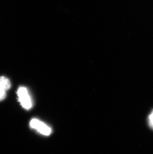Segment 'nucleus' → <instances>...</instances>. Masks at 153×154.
Returning <instances> with one entry per match:
<instances>
[{
	"instance_id": "obj_4",
	"label": "nucleus",
	"mask_w": 153,
	"mask_h": 154,
	"mask_svg": "<svg viewBox=\"0 0 153 154\" xmlns=\"http://www.w3.org/2000/svg\"><path fill=\"white\" fill-rule=\"evenodd\" d=\"M148 123L150 128L153 130V110L148 117Z\"/></svg>"
},
{
	"instance_id": "obj_1",
	"label": "nucleus",
	"mask_w": 153,
	"mask_h": 154,
	"mask_svg": "<svg viewBox=\"0 0 153 154\" xmlns=\"http://www.w3.org/2000/svg\"><path fill=\"white\" fill-rule=\"evenodd\" d=\"M19 100L22 107L26 110L31 109L32 106V102L31 96L26 87H19L17 91Z\"/></svg>"
},
{
	"instance_id": "obj_3",
	"label": "nucleus",
	"mask_w": 153,
	"mask_h": 154,
	"mask_svg": "<svg viewBox=\"0 0 153 154\" xmlns=\"http://www.w3.org/2000/svg\"><path fill=\"white\" fill-rule=\"evenodd\" d=\"M11 87V83L9 79L4 76H0V101L6 96V92Z\"/></svg>"
},
{
	"instance_id": "obj_2",
	"label": "nucleus",
	"mask_w": 153,
	"mask_h": 154,
	"mask_svg": "<svg viewBox=\"0 0 153 154\" xmlns=\"http://www.w3.org/2000/svg\"><path fill=\"white\" fill-rule=\"evenodd\" d=\"M30 126L44 135H49L51 133V129L49 126L37 119H32L30 122Z\"/></svg>"
}]
</instances>
